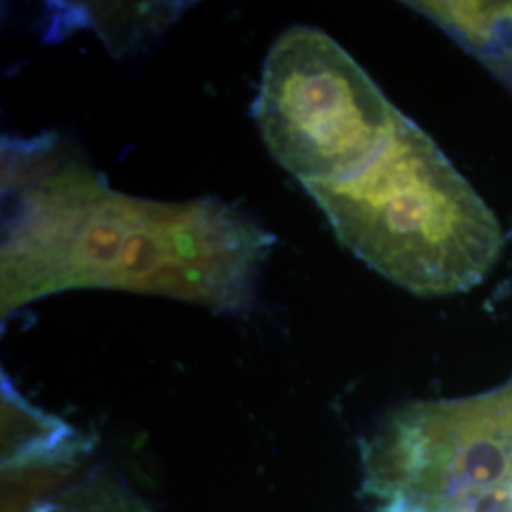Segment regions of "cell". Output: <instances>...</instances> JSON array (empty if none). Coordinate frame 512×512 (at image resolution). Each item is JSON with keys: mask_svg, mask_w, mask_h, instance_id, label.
<instances>
[{"mask_svg": "<svg viewBox=\"0 0 512 512\" xmlns=\"http://www.w3.org/2000/svg\"><path fill=\"white\" fill-rule=\"evenodd\" d=\"M274 243L264 226L219 200L152 202L112 190L55 131L2 137V321L74 289L245 313Z\"/></svg>", "mask_w": 512, "mask_h": 512, "instance_id": "6da1fadb", "label": "cell"}, {"mask_svg": "<svg viewBox=\"0 0 512 512\" xmlns=\"http://www.w3.org/2000/svg\"><path fill=\"white\" fill-rule=\"evenodd\" d=\"M304 188L348 251L416 296L471 291L503 253L494 211L408 116L357 173Z\"/></svg>", "mask_w": 512, "mask_h": 512, "instance_id": "7a4b0ae2", "label": "cell"}, {"mask_svg": "<svg viewBox=\"0 0 512 512\" xmlns=\"http://www.w3.org/2000/svg\"><path fill=\"white\" fill-rule=\"evenodd\" d=\"M361 478L372 512H512V374L393 408L361 442Z\"/></svg>", "mask_w": 512, "mask_h": 512, "instance_id": "3957f363", "label": "cell"}, {"mask_svg": "<svg viewBox=\"0 0 512 512\" xmlns=\"http://www.w3.org/2000/svg\"><path fill=\"white\" fill-rule=\"evenodd\" d=\"M253 118L275 162L308 186L372 162L404 114L334 38L296 25L266 55Z\"/></svg>", "mask_w": 512, "mask_h": 512, "instance_id": "277c9868", "label": "cell"}, {"mask_svg": "<svg viewBox=\"0 0 512 512\" xmlns=\"http://www.w3.org/2000/svg\"><path fill=\"white\" fill-rule=\"evenodd\" d=\"M181 2H57L50 4L46 38H63L88 27L116 57L147 50L181 18Z\"/></svg>", "mask_w": 512, "mask_h": 512, "instance_id": "5b68a950", "label": "cell"}, {"mask_svg": "<svg viewBox=\"0 0 512 512\" xmlns=\"http://www.w3.org/2000/svg\"><path fill=\"white\" fill-rule=\"evenodd\" d=\"M512 92V2H408Z\"/></svg>", "mask_w": 512, "mask_h": 512, "instance_id": "8992f818", "label": "cell"}, {"mask_svg": "<svg viewBox=\"0 0 512 512\" xmlns=\"http://www.w3.org/2000/svg\"><path fill=\"white\" fill-rule=\"evenodd\" d=\"M2 467L40 459L84 458L92 442L67 421L29 403L2 372Z\"/></svg>", "mask_w": 512, "mask_h": 512, "instance_id": "52a82bcc", "label": "cell"}, {"mask_svg": "<svg viewBox=\"0 0 512 512\" xmlns=\"http://www.w3.org/2000/svg\"><path fill=\"white\" fill-rule=\"evenodd\" d=\"M29 512H154L107 476L92 475L40 501Z\"/></svg>", "mask_w": 512, "mask_h": 512, "instance_id": "ba28073f", "label": "cell"}]
</instances>
